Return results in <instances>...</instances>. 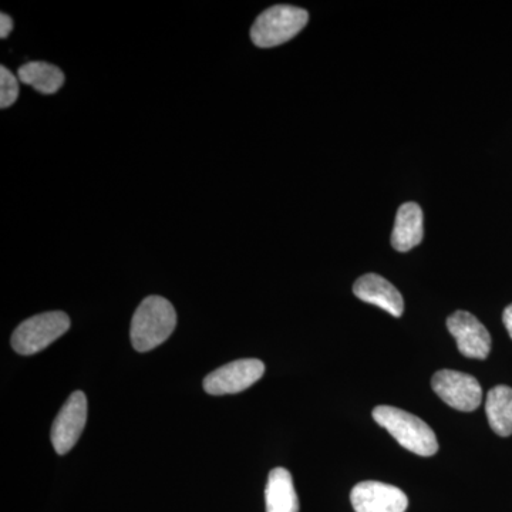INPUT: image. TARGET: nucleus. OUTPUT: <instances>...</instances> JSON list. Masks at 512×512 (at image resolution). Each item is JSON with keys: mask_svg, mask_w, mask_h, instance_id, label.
I'll return each mask as SVG.
<instances>
[{"mask_svg": "<svg viewBox=\"0 0 512 512\" xmlns=\"http://www.w3.org/2000/svg\"><path fill=\"white\" fill-rule=\"evenodd\" d=\"M175 326L177 312L171 302L161 296H148L131 320V343L137 352H150L173 335Z\"/></svg>", "mask_w": 512, "mask_h": 512, "instance_id": "1", "label": "nucleus"}, {"mask_svg": "<svg viewBox=\"0 0 512 512\" xmlns=\"http://www.w3.org/2000/svg\"><path fill=\"white\" fill-rule=\"evenodd\" d=\"M373 419L389 431L400 446L417 456L430 457L439 451L436 434L420 417L392 406H377Z\"/></svg>", "mask_w": 512, "mask_h": 512, "instance_id": "2", "label": "nucleus"}, {"mask_svg": "<svg viewBox=\"0 0 512 512\" xmlns=\"http://www.w3.org/2000/svg\"><path fill=\"white\" fill-rule=\"evenodd\" d=\"M309 13L296 6L276 5L256 18L251 29L254 45L268 49L289 42L308 25Z\"/></svg>", "mask_w": 512, "mask_h": 512, "instance_id": "3", "label": "nucleus"}, {"mask_svg": "<svg viewBox=\"0 0 512 512\" xmlns=\"http://www.w3.org/2000/svg\"><path fill=\"white\" fill-rule=\"evenodd\" d=\"M70 329V318L64 312H46L20 323L12 335V348L23 356L36 355Z\"/></svg>", "mask_w": 512, "mask_h": 512, "instance_id": "4", "label": "nucleus"}, {"mask_svg": "<svg viewBox=\"0 0 512 512\" xmlns=\"http://www.w3.org/2000/svg\"><path fill=\"white\" fill-rule=\"evenodd\" d=\"M431 387L444 403L460 412H473L483 402L480 383L463 372L440 370L431 379Z\"/></svg>", "mask_w": 512, "mask_h": 512, "instance_id": "5", "label": "nucleus"}, {"mask_svg": "<svg viewBox=\"0 0 512 512\" xmlns=\"http://www.w3.org/2000/svg\"><path fill=\"white\" fill-rule=\"evenodd\" d=\"M265 365L258 359H241L214 370L204 379V390L212 396L244 392L258 382Z\"/></svg>", "mask_w": 512, "mask_h": 512, "instance_id": "6", "label": "nucleus"}, {"mask_svg": "<svg viewBox=\"0 0 512 512\" xmlns=\"http://www.w3.org/2000/svg\"><path fill=\"white\" fill-rule=\"evenodd\" d=\"M87 423V399L83 392L70 394L67 402L63 404L52 426V443L59 456L69 453L80 436Z\"/></svg>", "mask_w": 512, "mask_h": 512, "instance_id": "7", "label": "nucleus"}, {"mask_svg": "<svg viewBox=\"0 0 512 512\" xmlns=\"http://www.w3.org/2000/svg\"><path fill=\"white\" fill-rule=\"evenodd\" d=\"M356 512H406L407 495L394 485L379 481H363L350 494Z\"/></svg>", "mask_w": 512, "mask_h": 512, "instance_id": "8", "label": "nucleus"}, {"mask_svg": "<svg viewBox=\"0 0 512 512\" xmlns=\"http://www.w3.org/2000/svg\"><path fill=\"white\" fill-rule=\"evenodd\" d=\"M447 328L456 339L461 355L477 360L487 359L490 355V333L476 316L457 311L447 319Z\"/></svg>", "mask_w": 512, "mask_h": 512, "instance_id": "9", "label": "nucleus"}, {"mask_svg": "<svg viewBox=\"0 0 512 512\" xmlns=\"http://www.w3.org/2000/svg\"><path fill=\"white\" fill-rule=\"evenodd\" d=\"M353 293L360 301L379 306L390 315L400 318L404 311L402 293L397 291L383 276L367 274L360 276L353 285Z\"/></svg>", "mask_w": 512, "mask_h": 512, "instance_id": "10", "label": "nucleus"}, {"mask_svg": "<svg viewBox=\"0 0 512 512\" xmlns=\"http://www.w3.org/2000/svg\"><path fill=\"white\" fill-rule=\"evenodd\" d=\"M423 211L416 202H406L399 208L394 222L392 245L396 251L407 252L423 241Z\"/></svg>", "mask_w": 512, "mask_h": 512, "instance_id": "11", "label": "nucleus"}, {"mask_svg": "<svg viewBox=\"0 0 512 512\" xmlns=\"http://www.w3.org/2000/svg\"><path fill=\"white\" fill-rule=\"evenodd\" d=\"M266 512H299L298 494L292 474L278 467L269 473L265 490Z\"/></svg>", "mask_w": 512, "mask_h": 512, "instance_id": "12", "label": "nucleus"}, {"mask_svg": "<svg viewBox=\"0 0 512 512\" xmlns=\"http://www.w3.org/2000/svg\"><path fill=\"white\" fill-rule=\"evenodd\" d=\"M485 413L491 429L498 436L508 437L512 434V389L508 386H497L487 394Z\"/></svg>", "mask_w": 512, "mask_h": 512, "instance_id": "13", "label": "nucleus"}, {"mask_svg": "<svg viewBox=\"0 0 512 512\" xmlns=\"http://www.w3.org/2000/svg\"><path fill=\"white\" fill-rule=\"evenodd\" d=\"M20 82L32 86L42 94H55L62 89L64 73L55 64L29 62L18 70Z\"/></svg>", "mask_w": 512, "mask_h": 512, "instance_id": "14", "label": "nucleus"}, {"mask_svg": "<svg viewBox=\"0 0 512 512\" xmlns=\"http://www.w3.org/2000/svg\"><path fill=\"white\" fill-rule=\"evenodd\" d=\"M18 97V79L5 66L0 67V109H8V107L13 106Z\"/></svg>", "mask_w": 512, "mask_h": 512, "instance_id": "15", "label": "nucleus"}, {"mask_svg": "<svg viewBox=\"0 0 512 512\" xmlns=\"http://www.w3.org/2000/svg\"><path fill=\"white\" fill-rule=\"evenodd\" d=\"M12 29V18L6 15V13H2V15H0V37H2V39H6V37L9 36V33L12 32Z\"/></svg>", "mask_w": 512, "mask_h": 512, "instance_id": "16", "label": "nucleus"}, {"mask_svg": "<svg viewBox=\"0 0 512 512\" xmlns=\"http://www.w3.org/2000/svg\"><path fill=\"white\" fill-rule=\"evenodd\" d=\"M503 322L505 328H507L508 333H510L512 339V303L510 306H507V308H505V311L503 313Z\"/></svg>", "mask_w": 512, "mask_h": 512, "instance_id": "17", "label": "nucleus"}]
</instances>
